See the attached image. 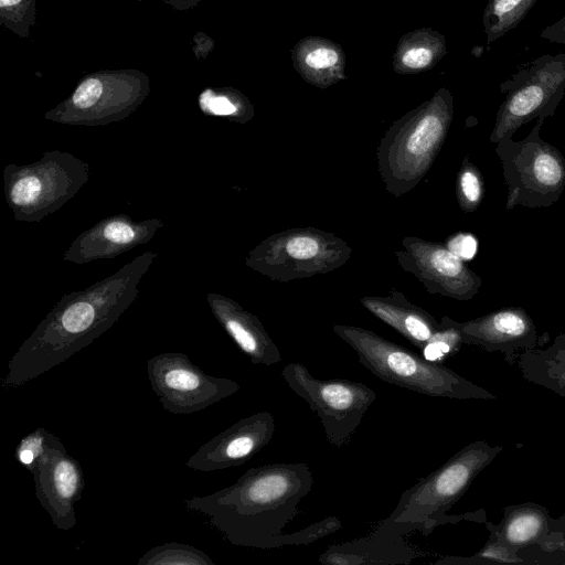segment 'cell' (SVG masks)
<instances>
[{"mask_svg": "<svg viewBox=\"0 0 565 565\" xmlns=\"http://www.w3.org/2000/svg\"><path fill=\"white\" fill-rule=\"evenodd\" d=\"M462 344L457 321L445 316L439 321L438 330L422 349L423 356L428 361L443 363L448 358L455 355Z\"/></svg>", "mask_w": 565, "mask_h": 565, "instance_id": "cell-21", "label": "cell"}, {"mask_svg": "<svg viewBox=\"0 0 565 565\" xmlns=\"http://www.w3.org/2000/svg\"><path fill=\"white\" fill-rule=\"evenodd\" d=\"M21 0H0V6L3 8V7H9V6H14V4H18Z\"/></svg>", "mask_w": 565, "mask_h": 565, "instance_id": "cell-34", "label": "cell"}, {"mask_svg": "<svg viewBox=\"0 0 565 565\" xmlns=\"http://www.w3.org/2000/svg\"><path fill=\"white\" fill-rule=\"evenodd\" d=\"M461 260H471L478 252V239L471 233H457L445 245Z\"/></svg>", "mask_w": 565, "mask_h": 565, "instance_id": "cell-25", "label": "cell"}, {"mask_svg": "<svg viewBox=\"0 0 565 565\" xmlns=\"http://www.w3.org/2000/svg\"><path fill=\"white\" fill-rule=\"evenodd\" d=\"M35 497L58 530H72L76 523L75 503L85 487L79 462L72 457L62 440L46 430L44 448L30 470Z\"/></svg>", "mask_w": 565, "mask_h": 565, "instance_id": "cell-10", "label": "cell"}, {"mask_svg": "<svg viewBox=\"0 0 565 565\" xmlns=\"http://www.w3.org/2000/svg\"><path fill=\"white\" fill-rule=\"evenodd\" d=\"M452 119V98L441 93L418 113L396 122L377 148V164L387 192L413 190L437 158Z\"/></svg>", "mask_w": 565, "mask_h": 565, "instance_id": "cell-4", "label": "cell"}, {"mask_svg": "<svg viewBox=\"0 0 565 565\" xmlns=\"http://www.w3.org/2000/svg\"><path fill=\"white\" fill-rule=\"evenodd\" d=\"M102 92L103 86L97 78L86 79L77 87L73 102L79 108H88L98 100Z\"/></svg>", "mask_w": 565, "mask_h": 565, "instance_id": "cell-27", "label": "cell"}, {"mask_svg": "<svg viewBox=\"0 0 565 565\" xmlns=\"http://www.w3.org/2000/svg\"><path fill=\"white\" fill-rule=\"evenodd\" d=\"M222 322L236 345L252 363L269 366L281 361L277 344L256 317L228 310L222 315Z\"/></svg>", "mask_w": 565, "mask_h": 565, "instance_id": "cell-18", "label": "cell"}, {"mask_svg": "<svg viewBox=\"0 0 565 565\" xmlns=\"http://www.w3.org/2000/svg\"><path fill=\"white\" fill-rule=\"evenodd\" d=\"M540 546L546 551L562 550L565 551V539L561 537L556 540L551 534L540 544Z\"/></svg>", "mask_w": 565, "mask_h": 565, "instance_id": "cell-33", "label": "cell"}, {"mask_svg": "<svg viewBox=\"0 0 565 565\" xmlns=\"http://www.w3.org/2000/svg\"><path fill=\"white\" fill-rule=\"evenodd\" d=\"M147 373L162 407L174 415H190L235 394L233 380L206 374L183 353L150 358Z\"/></svg>", "mask_w": 565, "mask_h": 565, "instance_id": "cell-9", "label": "cell"}, {"mask_svg": "<svg viewBox=\"0 0 565 565\" xmlns=\"http://www.w3.org/2000/svg\"><path fill=\"white\" fill-rule=\"evenodd\" d=\"M312 486L307 463H268L249 468L218 491L186 499L184 505L204 515L233 545L260 550L307 545L342 527L339 518L327 516L297 532L282 533Z\"/></svg>", "mask_w": 565, "mask_h": 565, "instance_id": "cell-1", "label": "cell"}, {"mask_svg": "<svg viewBox=\"0 0 565 565\" xmlns=\"http://www.w3.org/2000/svg\"><path fill=\"white\" fill-rule=\"evenodd\" d=\"M462 343L487 352H500L509 364L529 349L544 347L548 333L540 334L533 319L522 307H504L476 319L458 322Z\"/></svg>", "mask_w": 565, "mask_h": 565, "instance_id": "cell-12", "label": "cell"}, {"mask_svg": "<svg viewBox=\"0 0 565 565\" xmlns=\"http://www.w3.org/2000/svg\"><path fill=\"white\" fill-rule=\"evenodd\" d=\"M416 557L417 552L403 540L402 535H393L375 529L365 537L330 545L319 556V562L326 565H395L409 564Z\"/></svg>", "mask_w": 565, "mask_h": 565, "instance_id": "cell-14", "label": "cell"}, {"mask_svg": "<svg viewBox=\"0 0 565 565\" xmlns=\"http://www.w3.org/2000/svg\"><path fill=\"white\" fill-rule=\"evenodd\" d=\"M501 451V446H491L484 440L468 444L444 465L406 489L395 509L379 523L376 530L402 536L420 532L427 536L437 526L475 515L447 513Z\"/></svg>", "mask_w": 565, "mask_h": 565, "instance_id": "cell-2", "label": "cell"}, {"mask_svg": "<svg viewBox=\"0 0 565 565\" xmlns=\"http://www.w3.org/2000/svg\"><path fill=\"white\" fill-rule=\"evenodd\" d=\"M138 565H214L203 551L181 543H166L145 553Z\"/></svg>", "mask_w": 565, "mask_h": 565, "instance_id": "cell-20", "label": "cell"}, {"mask_svg": "<svg viewBox=\"0 0 565 565\" xmlns=\"http://www.w3.org/2000/svg\"><path fill=\"white\" fill-rule=\"evenodd\" d=\"M46 429L36 428L21 439L15 448L17 459L30 471L44 448Z\"/></svg>", "mask_w": 565, "mask_h": 565, "instance_id": "cell-24", "label": "cell"}, {"mask_svg": "<svg viewBox=\"0 0 565 565\" xmlns=\"http://www.w3.org/2000/svg\"><path fill=\"white\" fill-rule=\"evenodd\" d=\"M281 376L289 388L317 414L328 441L335 448H342L351 441L376 398L375 392L363 383L316 379L299 362L286 364Z\"/></svg>", "mask_w": 565, "mask_h": 565, "instance_id": "cell-6", "label": "cell"}, {"mask_svg": "<svg viewBox=\"0 0 565 565\" xmlns=\"http://www.w3.org/2000/svg\"><path fill=\"white\" fill-rule=\"evenodd\" d=\"M456 194L460 209L476 211L484 195V181L480 170L470 161L469 156L462 160L457 175Z\"/></svg>", "mask_w": 565, "mask_h": 565, "instance_id": "cell-22", "label": "cell"}, {"mask_svg": "<svg viewBox=\"0 0 565 565\" xmlns=\"http://www.w3.org/2000/svg\"><path fill=\"white\" fill-rule=\"evenodd\" d=\"M541 36L550 42L565 44V15L541 32Z\"/></svg>", "mask_w": 565, "mask_h": 565, "instance_id": "cell-32", "label": "cell"}, {"mask_svg": "<svg viewBox=\"0 0 565 565\" xmlns=\"http://www.w3.org/2000/svg\"><path fill=\"white\" fill-rule=\"evenodd\" d=\"M543 122L536 121L522 140L512 137L495 143L508 186L505 209L518 205L530 209L548 207L565 190V158L553 145L540 137Z\"/></svg>", "mask_w": 565, "mask_h": 565, "instance_id": "cell-5", "label": "cell"}, {"mask_svg": "<svg viewBox=\"0 0 565 565\" xmlns=\"http://www.w3.org/2000/svg\"><path fill=\"white\" fill-rule=\"evenodd\" d=\"M333 332L380 380L431 397L495 399L497 396L446 367L361 327L335 324Z\"/></svg>", "mask_w": 565, "mask_h": 565, "instance_id": "cell-3", "label": "cell"}, {"mask_svg": "<svg viewBox=\"0 0 565 565\" xmlns=\"http://www.w3.org/2000/svg\"><path fill=\"white\" fill-rule=\"evenodd\" d=\"M431 60L433 52L427 47H412L402 57L403 64L414 70L427 66Z\"/></svg>", "mask_w": 565, "mask_h": 565, "instance_id": "cell-30", "label": "cell"}, {"mask_svg": "<svg viewBox=\"0 0 565 565\" xmlns=\"http://www.w3.org/2000/svg\"><path fill=\"white\" fill-rule=\"evenodd\" d=\"M483 562L495 563H521L524 562L518 555V551L511 548L505 543L490 534L486 545L470 557L445 556L436 562L440 565H467L479 564Z\"/></svg>", "mask_w": 565, "mask_h": 565, "instance_id": "cell-23", "label": "cell"}, {"mask_svg": "<svg viewBox=\"0 0 565 565\" xmlns=\"http://www.w3.org/2000/svg\"><path fill=\"white\" fill-rule=\"evenodd\" d=\"M339 55L328 47H318L307 54L305 63L315 70H323L337 64Z\"/></svg>", "mask_w": 565, "mask_h": 565, "instance_id": "cell-28", "label": "cell"}, {"mask_svg": "<svg viewBox=\"0 0 565 565\" xmlns=\"http://www.w3.org/2000/svg\"><path fill=\"white\" fill-rule=\"evenodd\" d=\"M275 433L269 412L244 417L203 444L185 462L195 471L211 472L241 466L265 448Z\"/></svg>", "mask_w": 565, "mask_h": 565, "instance_id": "cell-13", "label": "cell"}, {"mask_svg": "<svg viewBox=\"0 0 565 565\" xmlns=\"http://www.w3.org/2000/svg\"><path fill=\"white\" fill-rule=\"evenodd\" d=\"M507 97L500 105L490 141L512 137L523 125L536 119L544 122L565 95V53L545 54L504 82Z\"/></svg>", "mask_w": 565, "mask_h": 565, "instance_id": "cell-7", "label": "cell"}, {"mask_svg": "<svg viewBox=\"0 0 565 565\" xmlns=\"http://www.w3.org/2000/svg\"><path fill=\"white\" fill-rule=\"evenodd\" d=\"M537 0H489L483 13L487 44L497 41L526 17Z\"/></svg>", "mask_w": 565, "mask_h": 565, "instance_id": "cell-19", "label": "cell"}, {"mask_svg": "<svg viewBox=\"0 0 565 565\" xmlns=\"http://www.w3.org/2000/svg\"><path fill=\"white\" fill-rule=\"evenodd\" d=\"M395 252L398 264L415 276L429 294L470 300L479 291L482 279L445 245L405 237Z\"/></svg>", "mask_w": 565, "mask_h": 565, "instance_id": "cell-11", "label": "cell"}, {"mask_svg": "<svg viewBox=\"0 0 565 565\" xmlns=\"http://www.w3.org/2000/svg\"><path fill=\"white\" fill-rule=\"evenodd\" d=\"M361 303L418 349H423L439 328V322L429 312L396 291L385 297H364Z\"/></svg>", "mask_w": 565, "mask_h": 565, "instance_id": "cell-15", "label": "cell"}, {"mask_svg": "<svg viewBox=\"0 0 565 565\" xmlns=\"http://www.w3.org/2000/svg\"><path fill=\"white\" fill-rule=\"evenodd\" d=\"M554 523L548 510L534 502L505 507L497 525L484 521L490 534L518 552L532 544L540 545L552 533Z\"/></svg>", "mask_w": 565, "mask_h": 565, "instance_id": "cell-16", "label": "cell"}, {"mask_svg": "<svg viewBox=\"0 0 565 565\" xmlns=\"http://www.w3.org/2000/svg\"><path fill=\"white\" fill-rule=\"evenodd\" d=\"M351 248L334 234L313 227L291 228L274 234L260 247V268L274 280L310 278L338 269Z\"/></svg>", "mask_w": 565, "mask_h": 565, "instance_id": "cell-8", "label": "cell"}, {"mask_svg": "<svg viewBox=\"0 0 565 565\" xmlns=\"http://www.w3.org/2000/svg\"><path fill=\"white\" fill-rule=\"evenodd\" d=\"M41 192V182L35 177H25L14 183L11 199L18 205H26L35 201Z\"/></svg>", "mask_w": 565, "mask_h": 565, "instance_id": "cell-26", "label": "cell"}, {"mask_svg": "<svg viewBox=\"0 0 565 565\" xmlns=\"http://www.w3.org/2000/svg\"><path fill=\"white\" fill-rule=\"evenodd\" d=\"M202 107L215 115H231L236 111V107L224 96H214L210 93L202 95Z\"/></svg>", "mask_w": 565, "mask_h": 565, "instance_id": "cell-29", "label": "cell"}, {"mask_svg": "<svg viewBox=\"0 0 565 565\" xmlns=\"http://www.w3.org/2000/svg\"><path fill=\"white\" fill-rule=\"evenodd\" d=\"M515 364L524 380L565 398V331L547 348L522 351Z\"/></svg>", "mask_w": 565, "mask_h": 565, "instance_id": "cell-17", "label": "cell"}, {"mask_svg": "<svg viewBox=\"0 0 565 565\" xmlns=\"http://www.w3.org/2000/svg\"><path fill=\"white\" fill-rule=\"evenodd\" d=\"M105 237L113 243H129L134 238V231L125 223L115 222L105 227Z\"/></svg>", "mask_w": 565, "mask_h": 565, "instance_id": "cell-31", "label": "cell"}]
</instances>
